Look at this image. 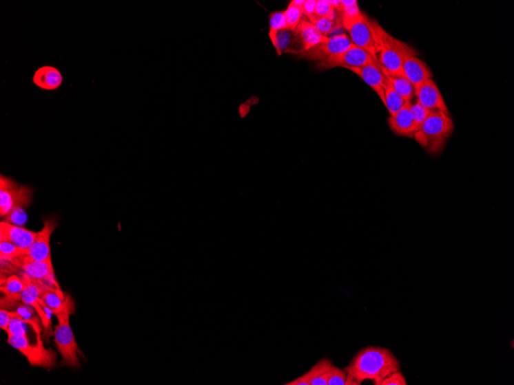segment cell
<instances>
[{"label":"cell","mask_w":514,"mask_h":385,"mask_svg":"<svg viewBox=\"0 0 514 385\" xmlns=\"http://www.w3.org/2000/svg\"><path fill=\"white\" fill-rule=\"evenodd\" d=\"M344 370L359 385L367 380L380 385L386 377L400 370V364L391 350L369 346L358 352Z\"/></svg>","instance_id":"obj_1"},{"label":"cell","mask_w":514,"mask_h":385,"mask_svg":"<svg viewBox=\"0 0 514 385\" xmlns=\"http://www.w3.org/2000/svg\"><path fill=\"white\" fill-rule=\"evenodd\" d=\"M371 24L378 44V60L380 66L391 74L404 75L402 67L404 58L411 55L417 56V52L388 34L378 22L371 21Z\"/></svg>","instance_id":"obj_2"},{"label":"cell","mask_w":514,"mask_h":385,"mask_svg":"<svg viewBox=\"0 0 514 385\" xmlns=\"http://www.w3.org/2000/svg\"><path fill=\"white\" fill-rule=\"evenodd\" d=\"M453 129V122L449 115L432 113L418 128L413 136L422 147L436 154L443 150Z\"/></svg>","instance_id":"obj_3"},{"label":"cell","mask_w":514,"mask_h":385,"mask_svg":"<svg viewBox=\"0 0 514 385\" xmlns=\"http://www.w3.org/2000/svg\"><path fill=\"white\" fill-rule=\"evenodd\" d=\"M70 314L61 313L56 316L58 324L54 331V342L65 365L71 368L80 367V356L82 351L76 343L70 323Z\"/></svg>","instance_id":"obj_4"},{"label":"cell","mask_w":514,"mask_h":385,"mask_svg":"<svg viewBox=\"0 0 514 385\" xmlns=\"http://www.w3.org/2000/svg\"><path fill=\"white\" fill-rule=\"evenodd\" d=\"M8 342L13 349L21 352L32 366L51 368L56 365V352L45 348L43 342L32 344L28 337L8 336Z\"/></svg>","instance_id":"obj_5"},{"label":"cell","mask_w":514,"mask_h":385,"mask_svg":"<svg viewBox=\"0 0 514 385\" xmlns=\"http://www.w3.org/2000/svg\"><path fill=\"white\" fill-rule=\"evenodd\" d=\"M10 259L19 272L25 273L31 278L43 280L54 288L61 289L55 276L52 263L38 262L29 257L28 254Z\"/></svg>","instance_id":"obj_6"},{"label":"cell","mask_w":514,"mask_h":385,"mask_svg":"<svg viewBox=\"0 0 514 385\" xmlns=\"http://www.w3.org/2000/svg\"><path fill=\"white\" fill-rule=\"evenodd\" d=\"M379 63L378 60L368 54L364 50L352 45L345 53L334 56L329 60L318 63V67L322 70L342 67L348 69L360 68L368 64Z\"/></svg>","instance_id":"obj_7"},{"label":"cell","mask_w":514,"mask_h":385,"mask_svg":"<svg viewBox=\"0 0 514 385\" xmlns=\"http://www.w3.org/2000/svg\"><path fill=\"white\" fill-rule=\"evenodd\" d=\"M352 45L350 37L347 34H339L329 38L326 42L316 45L300 55L309 60L324 62L345 53Z\"/></svg>","instance_id":"obj_8"},{"label":"cell","mask_w":514,"mask_h":385,"mask_svg":"<svg viewBox=\"0 0 514 385\" xmlns=\"http://www.w3.org/2000/svg\"><path fill=\"white\" fill-rule=\"evenodd\" d=\"M345 29L350 34V38L353 45L365 50L378 60V44L375 40L371 21L367 16H362L358 21L347 25Z\"/></svg>","instance_id":"obj_9"},{"label":"cell","mask_w":514,"mask_h":385,"mask_svg":"<svg viewBox=\"0 0 514 385\" xmlns=\"http://www.w3.org/2000/svg\"><path fill=\"white\" fill-rule=\"evenodd\" d=\"M55 218H48L44 221L41 231L37 232L34 243L28 250V256L38 262L52 263L50 239L57 226Z\"/></svg>","instance_id":"obj_10"},{"label":"cell","mask_w":514,"mask_h":385,"mask_svg":"<svg viewBox=\"0 0 514 385\" xmlns=\"http://www.w3.org/2000/svg\"><path fill=\"white\" fill-rule=\"evenodd\" d=\"M1 309L15 311L17 313L18 318L21 319L26 324H29L32 329L34 331L37 342H43L42 336L43 328L41 320L32 307L24 304L22 301H19V300L5 296L1 298Z\"/></svg>","instance_id":"obj_11"},{"label":"cell","mask_w":514,"mask_h":385,"mask_svg":"<svg viewBox=\"0 0 514 385\" xmlns=\"http://www.w3.org/2000/svg\"><path fill=\"white\" fill-rule=\"evenodd\" d=\"M415 96L421 106L431 113H443L449 115L446 103L440 90L432 80H427L415 88Z\"/></svg>","instance_id":"obj_12"},{"label":"cell","mask_w":514,"mask_h":385,"mask_svg":"<svg viewBox=\"0 0 514 385\" xmlns=\"http://www.w3.org/2000/svg\"><path fill=\"white\" fill-rule=\"evenodd\" d=\"M37 232H32L22 226L2 221L0 223V241H9L19 249L28 251L34 243Z\"/></svg>","instance_id":"obj_13"},{"label":"cell","mask_w":514,"mask_h":385,"mask_svg":"<svg viewBox=\"0 0 514 385\" xmlns=\"http://www.w3.org/2000/svg\"><path fill=\"white\" fill-rule=\"evenodd\" d=\"M349 70L361 78L369 87L375 91L381 101L384 103V87L387 78L382 72L379 63L368 64L362 67L353 68Z\"/></svg>","instance_id":"obj_14"},{"label":"cell","mask_w":514,"mask_h":385,"mask_svg":"<svg viewBox=\"0 0 514 385\" xmlns=\"http://www.w3.org/2000/svg\"><path fill=\"white\" fill-rule=\"evenodd\" d=\"M402 71L414 89L421 83L431 80L433 77V74L427 65L416 56L411 55L404 58Z\"/></svg>","instance_id":"obj_15"},{"label":"cell","mask_w":514,"mask_h":385,"mask_svg":"<svg viewBox=\"0 0 514 385\" xmlns=\"http://www.w3.org/2000/svg\"><path fill=\"white\" fill-rule=\"evenodd\" d=\"M411 101L406 102L399 112L388 119V124L392 131L398 135L413 137L417 126L415 125L411 110Z\"/></svg>","instance_id":"obj_16"},{"label":"cell","mask_w":514,"mask_h":385,"mask_svg":"<svg viewBox=\"0 0 514 385\" xmlns=\"http://www.w3.org/2000/svg\"><path fill=\"white\" fill-rule=\"evenodd\" d=\"M32 82L43 90L55 91L62 87L63 77L57 68L43 66L36 70L32 76Z\"/></svg>","instance_id":"obj_17"},{"label":"cell","mask_w":514,"mask_h":385,"mask_svg":"<svg viewBox=\"0 0 514 385\" xmlns=\"http://www.w3.org/2000/svg\"><path fill=\"white\" fill-rule=\"evenodd\" d=\"M273 45L278 56L285 54L300 55L304 52L300 38L296 30L288 29L280 30L276 35Z\"/></svg>","instance_id":"obj_18"},{"label":"cell","mask_w":514,"mask_h":385,"mask_svg":"<svg viewBox=\"0 0 514 385\" xmlns=\"http://www.w3.org/2000/svg\"><path fill=\"white\" fill-rule=\"evenodd\" d=\"M19 189L15 181L1 175L0 177V215L6 217L15 205Z\"/></svg>","instance_id":"obj_19"},{"label":"cell","mask_w":514,"mask_h":385,"mask_svg":"<svg viewBox=\"0 0 514 385\" xmlns=\"http://www.w3.org/2000/svg\"><path fill=\"white\" fill-rule=\"evenodd\" d=\"M296 31L300 38L304 52L326 42L329 38L322 35L313 23L307 21H301Z\"/></svg>","instance_id":"obj_20"},{"label":"cell","mask_w":514,"mask_h":385,"mask_svg":"<svg viewBox=\"0 0 514 385\" xmlns=\"http://www.w3.org/2000/svg\"><path fill=\"white\" fill-rule=\"evenodd\" d=\"M380 68L387 80L392 84L393 87L403 97V99L406 102L411 101L415 95V89L410 81L404 75L391 74L384 67L380 66Z\"/></svg>","instance_id":"obj_21"},{"label":"cell","mask_w":514,"mask_h":385,"mask_svg":"<svg viewBox=\"0 0 514 385\" xmlns=\"http://www.w3.org/2000/svg\"><path fill=\"white\" fill-rule=\"evenodd\" d=\"M333 362L327 358H322L309 370L307 373L296 378L293 382L285 384L286 385H311V382L327 373L333 366Z\"/></svg>","instance_id":"obj_22"},{"label":"cell","mask_w":514,"mask_h":385,"mask_svg":"<svg viewBox=\"0 0 514 385\" xmlns=\"http://www.w3.org/2000/svg\"><path fill=\"white\" fill-rule=\"evenodd\" d=\"M25 284L21 276L12 274L5 278L1 277V291L6 297L21 301Z\"/></svg>","instance_id":"obj_23"},{"label":"cell","mask_w":514,"mask_h":385,"mask_svg":"<svg viewBox=\"0 0 514 385\" xmlns=\"http://www.w3.org/2000/svg\"><path fill=\"white\" fill-rule=\"evenodd\" d=\"M341 22L344 28L358 21L364 14H362L357 0H340Z\"/></svg>","instance_id":"obj_24"},{"label":"cell","mask_w":514,"mask_h":385,"mask_svg":"<svg viewBox=\"0 0 514 385\" xmlns=\"http://www.w3.org/2000/svg\"><path fill=\"white\" fill-rule=\"evenodd\" d=\"M406 101L403 99L392 84L387 80L384 87V105L391 116L398 113L404 107Z\"/></svg>","instance_id":"obj_25"},{"label":"cell","mask_w":514,"mask_h":385,"mask_svg":"<svg viewBox=\"0 0 514 385\" xmlns=\"http://www.w3.org/2000/svg\"><path fill=\"white\" fill-rule=\"evenodd\" d=\"M302 9L296 6L293 1L289 3L286 10L283 11L287 29L296 30L302 21Z\"/></svg>","instance_id":"obj_26"},{"label":"cell","mask_w":514,"mask_h":385,"mask_svg":"<svg viewBox=\"0 0 514 385\" xmlns=\"http://www.w3.org/2000/svg\"><path fill=\"white\" fill-rule=\"evenodd\" d=\"M287 29L283 11H274L269 17V37L272 44L275 41L276 35L282 30Z\"/></svg>","instance_id":"obj_27"},{"label":"cell","mask_w":514,"mask_h":385,"mask_svg":"<svg viewBox=\"0 0 514 385\" xmlns=\"http://www.w3.org/2000/svg\"><path fill=\"white\" fill-rule=\"evenodd\" d=\"M311 23L316 25L322 35L327 37L337 30L339 25L336 19L328 17H315Z\"/></svg>","instance_id":"obj_28"},{"label":"cell","mask_w":514,"mask_h":385,"mask_svg":"<svg viewBox=\"0 0 514 385\" xmlns=\"http://www.w3.org/2000/svg\"><path fill=\"white\" fill-rule=\"evenodd\" d=\"M25 254H28V251L19 249L9 241H0V257L15 258Z\"/></svg>","instance_id":"obj_29"},{"label":"cell","mask_w":514,"mask_h":385,"mask_svg":"<svg viewBox=\"0 0 514 385\" xmlns=\"http://www.w3.org/2000/svg\"><path fill=\"white\" fill-rule=\"evenodd\" d=\"M336 10L331 0H316L315 8L316 17H328L335 19Z\"/></svg>","instance_id":"obj_30"},{"label":"cell","mask_w":514,"mask_h":385,"mask_svg":"<svg viewBox=\"0 0 514 385\" xmlns=\"http://www.w3.org/2000/svg\"><path fill=\"white\" fill-rule=\"evenodd\" d=\"M411 110L417 129L425 121L427 117L432 113L431 111L421 106L418 101L413 104H411Z\"/></svg>","instance_id":"obj_31"},{"label":"cell","mask_w":514,"mask_h":385,"mask_svg":"<svg viewBox=\"0 0 514 385\" xmlns=\"http://www.w3.org/2000/svg\"><path fill=\"white\" fill-rule=\"evenodd\" d=\"M25 324V323L21 319L12 318L8 331H6V334L8 336L18 338L28 337Z\"/></svg>","instance_id":"obj_32"},{"label":"cell","mask_w":514,"mask_h":385,"mask_svg":"<svg viewBox=\"0 0 514 385\" xmlns=\"http://www.w3.org/2000/svg\"><path fill=\"white\" fill-rule=\"evenodd\" d=\"M347 373L345 370H341L333 365L329 370L327 385H345Z\"/></svg>","instance_id":"obj_33"},{"label":"cell","mask_w":514,"mask_h":385,"mask_svg":"<svg viewBox=\"0 0 514 385\" xmlns=\"http://www.w3.org/2000/svg\"><path fill=\"white\" fill-rule=\"evenodd\" d=\"M407 382L402 372L398 371L388 375L382 381L380 385H407Z\"/></svg>","instance_id":"obj_34"},{"label":"cell","mask_w":514,"mask_h":385,"mask_svg":"<svg viewBox=\"0 0 514 385\" xmlns=\"http://www.w3.org/2000/svg\"><path fill=\"white\" fill-rule=\"evenodd\" d=\"M14 318H18L15 311L1 309L0 310V328L5 331H8L12 319Z\"/></svg>","instance_id":"obj_35"},{"label":"cell","mask_w":514,"mask_h":385,"mask_svg":"<svg viewBox=\"0 0 514 385\" xmlns=\"http://www.w3.org/2000/svg\"><path fill=\"white\" fill-rule=\"evenodd\" d=\"M316 0H305L302 14L306 16L309 22H312L315 16V8Z\"/></svg>","instance_id":"obj_36"}]
</instances>
